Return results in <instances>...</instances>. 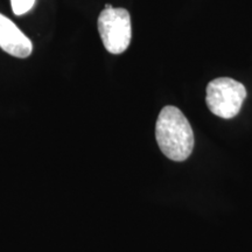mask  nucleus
I'll use <instances>...</instances> for the list:
<instances>
[{
	"mask_svg": "<svg viewBox=\"0 0 252 252\" xmlns=\"http://www.w3.org/2000/svg\"><path fill=\"white\" fill-rule=\"evenodd\" d=\"M0 48L7 54L26 59L32 54L31 40L15 25L0 13Z\"/></svg>",
	"mask_w": 252,
	"mask_h": 252,
	"instance_id": "nucleus-4",
	"label": "nucleus"
},
{
	"mask_svg": "<svg viewBox=\"0 0 252 252\" xmlns=\"http://www.w3.org/2000/svg\"><path fill=\"white\" fill-rule=\"evenodd\" d=\"M157 143L161 152L173 161H185L194 149L193 128L175 106H165L156 124Z\"/></svg>",
	"mask_w": 252,
	"mask_h": 252,
	"instance_id": "nucleus-1",
	"label": "nucleus"
},
{
	"mask_svg": "<svg viewBox=\"0 0 252 252\" xmlns=\"http://www.w3.org/2000/svg\"><path fill=\"white\" fill-rule=\"evenodd\" d=\"M245 98V87L232 78L220 77L208 84L206 102L210 111L217 117L223 119L236 117Z\"/></svg>",
	"mask_w": 252,
	"mask_h": 252,
	"instance_id": "nucleus-2",
	"label": "nucleus"
},
{
	"mask_svg": "<svg viewBox=\"0 0 252 252\" xmlns=\"http://www.w3.org/2000/svg\"><path fill=\"white\" fill-rule=\"evenodd\" d=\"M35 0H11L12 11L15 15H24L33 8Z\"/></svg>",
	"mask_w": 252,
	"mask_h": 252,
	"instance_id": "nucleus-5",
	"label": "nucleus"
},
{
	"mask_svg": "<svg viewBox=\"0 0 252 252\" xmlns=\"http://www.w3.org/2000/svg\"><path fill=\"white\" fill-rule=\"evenodd\" d=\"M97 25L103 45L109 53L118 55L127 49L132 27L130 13L125 8H105L99 14Z\"/></svg>",
	"mask_w": 252,
	"mask_h": 252,
	"instance_id": "nucleus-3",
	"label": "nucleus"
}]
</instances>
